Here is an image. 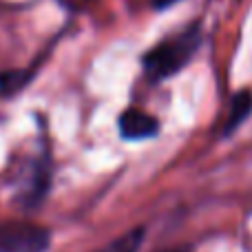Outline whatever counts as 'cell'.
Instances as JSON below:
<instances>
[{
    "instance_id": "obj_3",
    "label": "cell",
    "mask_w": 252,
    "mask_h": 252,
    "mask_svg": "<svg viewBox=\"0 0 252 252\" xmlns=\"http://www.w3.org/2000/svg\"><path fill=\"white\" fill-rule=\"evenodd\" d=\"M159 133V122L157 118L144 113L139 109H128L120 115V135L124 139H148Z\"/></svg>"
},
{
    "instance_id": "obj_5",
    "label": "cell",
    "mask_w": 252,
    "mask_h": 252,
    "mask_svg": "<svg viewBox=\"0 0 252 252\" xmlns=\"http://www.w3.org/2000/svg\"><path fill=\"white\" fill-rule=\"evenodd\" d=\"M144 235H146V228H133V230H128L126 235L118 237L115 241H111V244H106L104 248H100L97 252H139L144 244Z\"/></svg>"
},
{
    "instance_id": "obj_2",
    "label": "cell",
    "mask_w": 252,
    "mask_h": 252,
    "mask_svg": "<svg viewBox=\"0 0 252 252\" xmlns=\"http://www.w3.org/2000/svg\"><path fill=\"white\" fill-rule=\"evenodd\" d=\"M51 235L47 228L27 221H9L0 226V252H47Z\"/></svg>"
},
{
    "instance_id": "obj_6",
    "label": "cell",
    "mask_w": 252,
    "mask_h": 252,
    "mask_svg": "<svg viewBox=\"0 0 252 252\" xmlns=\"http://www.w3.org/2000/svg\"><path fill=\"white\" fill-rule=\"evenodd\" d=\"M177 2H182V0H153V7L155 9H168V7H173V4H177Z\"/></svg>"
},
{
    "instance_id": "obj_7",
    "label": "cell",
    "mask_w": 252,
    "mask_h": 252,
    "mask_svg": "<svg viewBox=\"0 0 252 252\" xmlns=\"http://www.w3.org/2000/svg\"><path fill=\"white\" fill-rule=\"evenodd\" d=\"M161 252H188L186 248H175V250H161Z\"/></svg>"
},
{
    "instance_id": "obj_1",
    "label": "cell",
    "mask_w": 252,
    "mask_h": 252,
    "mask_svg": "<svg viewBox=\"0 0 252 252\" xmlns=\"http://www.w3.org/2000/svg\"><path fill=\"white\" fill-rule=\"evenodd\" d=\"M199 42H201V25L192 22L182 33L159 42L144 56L142 62H144L146 75L153 82H161L166 78H173L195 56V51L199 49Z\"/></svg>"
},
{
    "instance_id": "obj_4",
    "label": "cell",
    "mask_w": 252,
    "mask_h": 252,
    "mask_svg": "<svg viewBox=\"0 0 252 252\" xmlns=\"http://www.w3.org/2000/svg\"><path fill=\"white\" fill-rule=\"evenodd\" d=\"M252 113V91H239L232 97V106H230V115H228V122L223 126V135H230L239 128Z\"/></svg>"
}]
</instances>
